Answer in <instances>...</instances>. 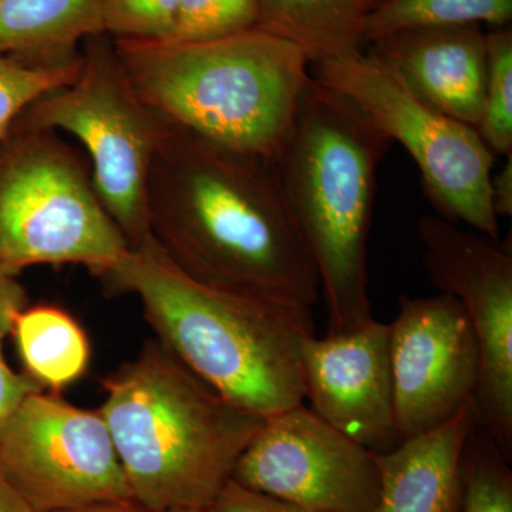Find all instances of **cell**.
<instances>
[{"mask_svg":"<svg viewBox=\"0 0 512 512\" xmlns=\"http://www.w3.org/2000/svg\"><path fill=\"white\" fill-rule=\"evenodd\" d=\"M491 204L498 218L512 215V153L497 174L491 177Z\"/></svg>","mask_w":512,"mask_h":512,"instance_id":"obj_27","label":"cell"},{"mask_svg":"<svg viewBox=\"0 0 512 512\" xmlns=\"http://www.w3.org/2000/svg\"><path fill=\"white\" fill-rule=\"evenodd\" d=\"M212 512H320L256 493L229 480L211 507Z\"/></svg>","mask_w":512,"mask_h":512,"instance_id":"obj_26","label":"cell"},{"mask_svg":"<svg viewBox=\"0 0 512 512\" xmlns=\"http://www.w3.org/2000/svg\"><path fill=\"white\" fill-rule=\"evenodd\" d=\"M127 252L86 157L56 131L13 124L0 140V275L77 264L99 276Z\"/></svg>","mask_w":512,"mask_h":512,"instance_id":"obj_6","label":"cell"},{"mask_svg":"<svg viewBox=\"0 0 512 512\" xmlns=\"http://www.w3.org/2000/svg\"><path fill=\"white\" fill-rule=\"evenodd\" d=\"M394 413L400 439L446 423L476 397L480 350L463 306L448 293L399 298L389 323Z\"/></svg>","mask_w":512,"mask_h":512,"instance_id":"obj_12","label":"cell"},{"mask_svg":"<svg viewBox=\"0 0 512 512\" xmlns=\"http://www.w3.org/2000/svg\"><path fill=\"white\" fill-rule=\"evenodd\" d=\"M101 33V0H0L3 55L73 59L87 37Z\"/></svg>","mask_w":512,"mask_h":512,"instance_id":"obj_16","label":"cell"},{"mask_svg":"<svg viewBox=\"0 0 512 512\" xmlns=\"http://www.w3.org/2000/svg\"><path fill=\"white\" fill-rule=\"evenodd\" d=\"M0 512H35L2 473H0Z\"/></svg>","mask_w":512,"mask_h":512,"instance_id":"obj_28","label":"cell"},{"mask_svg":"<svg viewBox=\"0 0 512 512\" xmlns=\"http://www.w3.org/2000/svg\"><path fill=\"white\" fill-rule=\"evenodd\" d=\"M181 0H101L104 35L116 40H167Z\"/></svg>","mask_w":512,"mask_h":512,"instance_id":"obj_24","label":"cell"},{"mask_svg":"<svg viewBox=\"0 0 512 512\" xmlns=\"http://www.w3.org/2000/svg\"><path fill=\"white\" fill-rule=\"evenodd\" d=\"M55 512H154L148 510L136 500L103 501V503H94L83 505V507L70 508Z\"/></svg>","mask_w":512,"mask_h":512,"instance_id":"obj_29","label":"cell"},{"mask_svg":"<svg viewBox=\"0 0 512 512\" xmlns=\"http://www.w3.org/2000/svg\"><path fill=\"white\" fill-rule=\"evenodd\" d=\"M113 42L138 96L165 121L275 164L312 79L298 46L258 28L208 42Z\"/></svg>","mask_w":512,"mask_h":512,"instance_id":"obj_5","label":"cell"},{"mask_svg":"<svg viewBox=\"0 0 512 512\" xmlns=\"http://www.w3.org/2000/svg\"><path fill=\"white\" fill-rule=\"evenodd\" d=\"M477 426L473 399L436 429L379 454L375 512H461L464 448Z\"/></svg>","mask_w":512,"mask_h":512,"instance_id":"obj_15","label":"cell"},{"mask_svg":"<svg viewBox=\"0 0 512 512\" xmlns=\"http://www.w3.org/2000/svg\"><path fill=\"white\" fill-rule=\"evenodd\" d=\"M167 512H212L211 508H190V510H173Z\"/></svg>","mask_w":512,"mask_h":512,"instance_id":"obj_30","label":"cell"},{"mask_svg":"<svg viewBox=\"0 0 512 512\" xmlns=\"http://www.w3.org/2000/svg\"><path fill=\"white\" fill-rule=\"evenodd\" d=\"M390 144L349 101L312 77L274 164L318 272L328 335L352 332L375 319L369 235L377 168Z\"/></svg>","mask_w":512,"mask_h":512,"instance_id":"obj_4","label":"cell"},{"mask_svg":"<svg viewBox=\"0 0 512 512\" xmlns=\"http://www.w3.org/2000/svg\"><path fill=\"white\" fill-rule=\"evenodd\" d=\"M80 55L39 60L0 53V140L40 97L69 83L79 72Z\"/></svg>","mask_w":512,"mask_h":512,"instance_id":"obj_20","label":"cell"},{"mask_svg":"<svg viewBox=\"0 0 512 512\" xmlns=\"http://www.w3.org/2000/svg\"><path fill=\"white\" fill-rule=\"evenodd\" d=\"M318 66L320 83L413 158L437 215L497 241L500 218L490 188L495 156L476 127L434 109L370 53L357 50Z\"/></svg>","mask_w":512,"mask_h":512,"instance_id":"obj_8","label":"cell"},{"mask_svg":"<svg viewBox=\"0 0 512 512\" xmlns=\"http://www.w3.org/2000/svg\"><path fill=\"white\" fill-rule=\"evenodd\" d=\"M305 400L350 439L387 453L402 443L396 426L389 325L370 320L352 332L311 336L301 350Z\"/></svg>","mask_w":512,"mask_h":512,"instance_id":"obj_13","label":"cell"},{"mask_svg":"<svg viewBox=\"0 0 512 512\" xmlns=\"http://www.w3.org/2000/svg\"><path fill=\"white\" fill-rule=\"evenodd\" d=\"M26 306L28 296L16 276L0 275V431L29 394L45 390L26 373L13 370L5 355L6 340Z\"/></svg>","mask_w":512,"mask_h":512,"instance_id":"obj_25","label":"cell"},{"mask_svg":"<svg viewBox=\"0 0 512 512\" xmlns=\"http://www.w3.org/2000/svg\"><path fill=\"white\" fill-rule=\"evenodd\" d=\"M100 407L134 500L211 508L265 419L215 392L160 340L103 380Z\"/></svg>","mask_w":512,"mask_h":512,"instance_id":"obj_3","label":"cell"},{"mask_svg":"<svg viewBox=\"0 0 512 512\" xmlns=\"http://www.w3.org/2000/svg\"><path fill=\"white\" fill-rule=\"evenodd\" d=\"M478 134L494 156L512 153V30L487 32V82Z\"/></svg>","mask_w":512,"mask_h":512,"instance_id":"obj_22","label":"cell"},{"mask_svg":"<svg viewBox=\"0 0 512 512\" xmlns=\"http://www.w3.org/2000/svg\"><path fill=\"white\" fill-rule=\"evenodd\" d=\"M97 278L136 295L156 338L239 409L266 419L305 402L301 350L315 335L312 311L201 284L154 241Z\"/></svg>","mask_w":512,"mask_h":512,"instance_id":"obj_2","label":"cell"},{"mask_svg":"<svg viewBox=\"0 0 512 512\" xmlns=\"http://www.w3.org/2000/svg\"><path fill=\"white\" fill-rule=\"evenodd\" d=\"M12 336L26 375L49 392H62L89 366L86 332L73 316L56 306H26L15 320Z\"/></svg>","mask_w":512,"mask_h":512,"instance_id":"obj_18","label":"cell"},{"mask_svg":"<svg viewBox=\"0 0 512 512\" xmlns=\"http://www.w3.org/2000/svg\"><path fill=\"white\" fill-rule=\"evenodd\" d=\"M231 480L320 512H375L379 453L330 426L305 404L266 417Z\"/></svg>","mask_w":512,"mask_h":512,"instance_id":"obj_11","label":"cell"},{"mask_svg":"<svg viewBox=\"0 0 512 512\" xmlns=\"http://www.w3.org/2000/svg\"><path fill=\"white\" fill-rule=\"evenodd\" d=\"M262 0H181L168 42H208L256 29Z\"/></svg>","mask_w":512,"mask_h":512,"instance_id":"obj_23","label":"cell"},{"mask_svg":"<svg viewBox=\"0 0 512 512\" xmlns=\"http://www.w3.org/2000/svg\"><path fill=\"white\" fill-rule=\"evenodd\" d=\"M384 0H262L258 29L299 47L311 63L362 50L367 20Z\"/></svg>","mask_w":512,"mask_h":512,"instance_id":"obj_17","label":"cell"},{"mask_svg":"<svg viewBox=\"0 0 512 512\" xmlns=\"http://www.w3.org/2000/svg\"><path fill=\"white\" fill-rule=\"evenodd\" d=\"M0 473L35 512L134 500L100 410L29 394L0 431Z\"/></svg>","mask_w":512,"mask_h":512,"instance_id":"obj_9","label":"cell"},{"mask_svg":"<svg viewBox=\"0 0 512 512\" xmlns=\"http://www.w3.org/2000/svg\"><path fill=\"white\" fill-rule=\"evenodd\" d=\"M16 123L76 138L97 197L128 249L154 241L147 185L168 121L138 96L110 36L87 37L73 80L36 100Z\"/></svg>","mask_w":512,"mask_h":512,"instance_id":"obj_7","label":"cell"},{"mask_svg":"<svg viewBox=\"0 0 512 512\" xmlns=\"http://www.w3.org/2000/svg\"><path fill=\"white\" fill-rule=\"evenodd\" d=\"M370 45V55L420 99L461 123L478 127L487 82L483 26L402 30Z\"/></svg>","mask_w":512,"mask_h":512,"instance_id":"obj_14","label":"cell"},{"mask_svg":"<svg viewBox=\"0 0 512 512\" xmlns=\"http://www.w3.org/2000/svg\"><path fill=\"white\" fill-rule=\"evenodd\" d=\"M508 461L493 437L477 426L464 448L461 512H512Z\"/></svg>","mask_w":512,"mask_h":512,"instance_id":"obj_21","label":"cell"},{"mask_svg":"<svg viewBox=\"0 0 512 512\" xmlns=\"http://www.w3.org/2000/svg\"><path fill=\"white\" fill-rule=\"evenodd\" d=\"M423 264L441 293L463 306L480 350L478 426L512 456V256L494 239L440 215L419 222Z\"/></svg>","mask_w":512,"mask_h":512,"instance_id":"obj_10","label":"cell"},{"mask_svg":"<svg viewBox=\"0 0 512 512\" xmlns=\"http://www.w3.org/2000/svg\"><path fill=\"white\" fill-rule=\"evenodd\" d=\"M512 0H384L367 20L363 43L419 28L510 26Z\"/></svg>","mask_w":512,"mask_h":512,"instance_id":"obj_19","label":"cell"},{"mask_svg":"<svg viewBox=\"0 0 512 512\" xmlns=\"http://www.w3.org/2000/svg\"><path fill=\"white\" fill-rule=\"evenodd\" d=\"M151 237L201 284L299 311L319 276L275 165L168 123L147 185Z\"/></svg>","mask_w":512,"mask_h":512,"instance_id":"obj_1","label":"cell"}]
</instances>
